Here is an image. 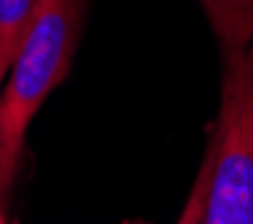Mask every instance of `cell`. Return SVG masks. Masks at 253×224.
<instances>
[{"mask_svg":"<svg viewBox=\"0 0 253 224\" xmlns=\"http://www.w3.org/2000/svg\"><path fill=\"white\" fill-rule=\"evenodd\" d=\"M221 107L211 126V176L200 224H253V40L221 53Z\"/></svg>","mask_w":253,"mask_h":224,"instance_id":"7a4b0ae2","label":"cell"},{"mask_svg":"<svg viewBox=\"0 0 253 224\" xmlns=\"http://www.w3.org/2000/svg\"><path fill=\"white\" fill-rule=\"evenodd\" d=\"M208 176H211V149L205 147L203 163H200V171H197L192 189L187 195V203L181 208V216L176 224H200L203 219V208H205V192H208Z\"/></svg>","mask_w":253,"mask_h":224,"instance_id":"5b68a950","label":"cell"},{"mask_svg":"<svg viewBox=\"0 0 253 224\" xmlns=\"http://www.w3.org/2000/svg\"><path fill=\"white\" fill-rule=\"evenodd\" d=\"M32 8H35V0H0V86L19 51Z\"/></svg>","mask_w":253,"mask_h":224,"instance_id":"277c9868","label":"cell"},{"mask_svg":"<svg viewBox=\"0 0 253 224\" xmlns=\"http://www.w3.org/2000/svg\"><path fill=\"white\" fill-rule=\"evenodd\" d=\"M218 51H243L253 40V0H200Z\"/></svg>","mask_w":253,"mask_h":224,"instance_id":"3957f363","label":"cell"},{"mask_svg":"<svg viewBox=\"0 0 253 224\" xmlns=\"http://www.w3.org/2000/svg\"><path fill=\"white\" fill-rule=\"evenodd\" d=\"M126 224H144V222H126Z\"/></svg>","mask_w":253,"mask_h":224,"instance_id":"52a82bcc","label":"cell"},{"mask_svg":"<svg viewBox=\"0 0 253 224\" xmlns=\"http://www.w3.org/2000/svg\"><path fill=\"white\" fill-rule=\"evenodd\" d=\"M19 163H22V152H16L11 147L3 128V112H0V214L8 206L13 181H16V174H19Z\"/></svg>","mask_w":253,"mask_h":224,"instance_id":"8992f818","label":"cell"},{"mask_svg":"<svg viewBox=\"0 0 253 224\" xmlns=\"http://www.w3.org/2000/svg\"><path fill=\"white\" fill-rule=\"evenodd\" d=\"M83 16L85 0H35L19 51L0 86L3 128L16 152L24 149V136L35 112L70 75Z\"/></svg>","mask_w":253,"mask_h":224,"instance_id":"6da1fadb","label":"cell"}]
</instances>
